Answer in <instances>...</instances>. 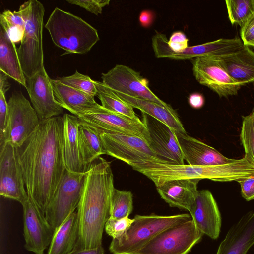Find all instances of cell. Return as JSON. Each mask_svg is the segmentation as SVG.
<instances>
[{
  "label": "cell",
  "mask_w": 254,
  "mask_h": 254,
  "mask_svg": "<svg viewBox=\"0 0 254 254\" xmlns=\"http://www.w3.org/2000/svg\"><path fill=\"white\" fill-rule=\"evenodd\" d=\"M63 116L41 121L23 143L17 148L28 196L45 215L66 171Z\"/></svg>",
  "instance_id": "obj_1"
},
{
  "label": "cell",
  "mask_w": 254,
  "mask_h": 254,
  "mask_svg": "<svg viewBox=\"0 0 254 254\" xmlns=\"http://www.w3.org/2000/svg\"><path fill=\"white\" fill-rule=\"evenodd\" d=\"M115 189L110 162L100 157L89 166L77 207L78 235L74 250L102 245L103 230L110 217Z\"/></svg>",
  "instance_id": "obj_2"
},
{
  "label": "cell",
  "mask_w": 254,
  "mask_h": 254,
  "mask_svg": "<svg viewBox=\"0 0 254 254\" xmlns=\"http://www.w3.org/2000/svg\"><path fill=\"white\" fill-rule=\"evenodd\" d=\"M45 27L62 55L87 53L99 40L97 30L81 18L56 7Z\"/></svg>",
  "instance_id": "obj_3"
},
{
  "label": "cell",
  "mask_w": 254,
  "mask_h": 254,
  "mask_svg": "<svg viewBox=\"0 0 254 254\" xmlns=\"http://www.w3.org/2000/svg\"><path fill=\"white\" fill-rule=\"evenodd\" d=\"M25 19L24 33L17 49L18 58L26 78H30L44 67L43 19L45 8L37 0H29L19 7Z\"/></svg>",
  "instance_id": "obj_4"
},
{
  "label": "cell",
  "mask_w": 254,
  "mask_h": 254,
  "mask_svg": "<svg viewBox=\"0 0 254 254\" xmlns=\"http://www.w3.org/2000/svg\"><path fill=\"white\" fill-rule=\"evenodd\" d=\"M191 217L188 213L169 216L136 215L127 231L112 239L109 250L113 254H134L160 232Z\"/></svg>",
  "instance_id": "obj_5"
},
{
  "label": "cell",
  "mask_w": 254,
  "mask_h": 254,
  "mask_svg": "<svg viewBox=\"0 0 254 254\" xmlns=\"http://www.w3.org/2000/svg\"><path fill=\"white\" fill-rule=\"evenodd\" d=\"M203 235L191 219L160 232L134 254H188Z\"/></svg>",
  "instance_id": "obj_6"
},
{
  "label": "cell",
  "mask_w": 254,
  "mask_h": 254,
  "mask_svg": "<svg viewBox=\"0 0 254 254\" xmlns=\"http://www.w3.org/2000/svg\"><path fill=\"white\" fill-rule=\"evenodd\" d=\"M85 173L65 171L45 214L55 231L77 208Z\"/></svg>",
  "instance_id": "obj_7"
},
{
  "label": "cell",
  "mask_w": 254,
  "mask_h": 254,
  "mask_svg": "<svg viewBox=\"0 0 254 254\" xmlns=\"http://www.w3.org/2000/svg\"><path fill=\"white\" fill-rule=\"evenodd\" d=\"M7 103V125L4 136L0 139V147L9 143L17 148L35 130L40 121L21 91L14 92Z\"/></svg>",
  "instance_id": "obj_8"
},
{
  "label": "cell",
  "mask_w": 254,
  "mask_h": 254,
  "mask_svg": "<svg viewBox=\"0 0 254 254\" xmlns=\"http://www.w3.org/2000/svg\"><path fill=\"white\" fill-rule=\"evenodd\" d=\"M168 41L163 34L157 32L153 36L152 45L156 57L191 60L205 56L222 57L237 52L244 46L242 41L238 37L221 38L198 45L188 46L184 50L175 52L169 46Z\"/></svg>",
  "instance_id": "obj_9"
},
{
  "label": "cell",
  "mask_w": 254,
  "mask_h": 254,
  "mask_svg": "<svg viewBox=\"0 0 254 254\" xmlns=\"http://www.w3.org/2000/svg\"><path fill=\"white\" fill-rule=\"evenodd\" d=\"M106 154L119 159L132 167L147 162H160L149 144L135 136L101 132Z\"/></svg>",
  "instance_id": "obj_10"
},
{
  "label": "cell",
  "mask_w": 254,
  "mask_h": 254,
  "mask_svg": "<svg viewBox=\"0 0 254 254\" xmlns=\"http://www.w3.org/2000/svg\"><path fill=\"white\" fill-rule=\"evenodd\" d=\"M83 122L101 132L121 133L139 137L149 144L150 138L146 126L139 118L128 117L107 110L101 105L77 116Z\"/></svg>",
  "instance_id": "obj_11"
},
{
  "label": "cell",
  "mask_w": 254,
  "mask_h": 254,
  "mask_svg": "<svg viewBox=\"0 0 254 254\" xmlns=\"http://www.w3.org/2000/svg\"><path fill=\"white\" fill-rule=\"evenodd\" d=\"M102 83L113 91L151 101L167 108L172 107L159 98L149 88V82L139 72L122 64H117L102 73Z\"/></svg>",
  "instance_id": "obj_12"
},
{
  "label": "cell",
  "mask_w": 254,
  "mask_h": 254,
  "mask_svg": "<svg viewBox=\"0 0 254 254\" xmlns=\"http://www.w3.org/2000/svg\"><path fill=\"white\" fill-rule=\"evenodd\" d=\"M195 79L215 92L220 97L236 95L241 86L223 67L219 57L205 56L191 60Z\"/></svg>",
  "instance_id": "obj_13"
},
{
  "label": "cell",
  "mask_w": 254,
  "mask_h": 254,
  "mask_svg": "<svg viewBox=\"0 0 254 254\" xmlns=\"http://www.w3.org/2000/svg\"><path fill=\"white\" fill-rule=\"evenodd\" d=\"M142 122L149 132V146L160 162L184 164L176 131L153 117L142 113Z\"/></svg>",
  "instance_id": "obj_14"
},
{
  "label": "cell",
  "mask_w": 254,
  "mask_h": 254,
  "mask_svg": "<svg viewBox=\"0 0 254 254\" xmlns=\"http://www.w3.org/2000/svg\"><path fill=\"white\" fill-rule=\"evenodd\" d=\"M21 205L24 247L35 254H44L51 244L55 231L29 197Z\"/></svg>",
  "instance_id": "obj_15"
},
{
  "label": "cell",
  "mask_w": 254,
  "mask_h": 254,
  "mask_svg": "<svg viewBox=\"0 0 254 254\" xmlns=\"http://www.w3.org/2000/svg\"><path fill=\"white\" fill-rule=\"evenodd\" d=\"M17 148L9 143L0 147V195L21 204L28 198Z\"/></svg>",
  "instance_id": "obj_16"
},
{
  "label": "cell",
  "mask_w": 254,
  "mask_h": 254,
  "mask_svg": "<svg viewBox=\"0 0 254 254\" xmlns=\"http://www.w3.org/2000/svg\"><path fill=\"white\" fill-rule=\"evenodd\" d=\"M26 88L40 121L63 113V108L55 98L51 79L44 67L33 76L26 78Z\"/></svg>",
  "instance_id": "obj_17"
},
{
  "label": "cell",
  "mask_w": 254,
  "mask_h": 254,
  "mask_svg": "<svg viewBox=\"0 0 254 254\" xmlns=\"http://www.w3.org/2000/svg\"><path fill=\"white\" fill-rule=\"evenodd\" d=\"M190 213L195 226L203 234L213 240L219 237L222 224L221 214L209 190H198Z\"/></svg>",
  "instance_id": "obj_18"
},
{
  "label": "cell",
  "mask_w": 254,
  "mask_h": 254,
  "mask_svg": "<svg viewBox=\"0 0 254 254\" xmlns=\"http://www.w3.org/2000/svg\"><path fill=\"white\" fill-rule=\"evenodd\" d=\"M176 135L183 158L189 165H217L230 163L236 160L224 156L214 148L187 133L176 132Z\"/></svg>",
  "instance_id": "obj_19"
},
{
  "label": "cell",
  "mask_w": 254,
  "mask_h": 254,
  "mask_svg": "<svg viewBox=\"0 0 254 254\" xmlns=\"http://www.w3.org/2000/svg\"><path fill=\"white\" fill-rule=\"evenodd\" d=\"M254 245V212L249 211L233 225L216 254H246Z\"/></svg>",
  "instance_id": "obj_20"
},
{
  "label": "cell",
  "mask_w": 254,
  "mask_h": 254,
  "mask_svg": "<svg viewBox=\"0 0 254 254\" xmlns=\"http://www.w3.org/2000/svg\"><path fill=\"white\" fill-rule=\"evenodd\" d=\"M198 179H178L166 181L156 187L162 198L170 207L190 212L198 190Z\"/></svg>",
  "instance_id": "obj_21"
},
{
  "label": "cell",
  "mask_w": 254,
  "mask_h": 254,
  "mask_svg": "<svg viewBox=\"0 0 254 254\" xmlns=\"http://www.w3.org/2000/svg\"><path fill=\"white\" fill-rule=\"evenodd\" d=\"M64 151L66 170L69 172L83 173L88 169L82 155L79 138V127L80 121L75 116L64 114Z\"/></svg>",
  "instance_id": "obj_22"
},
{
  "label": "cell",
  "mask_w": 254,
  "mask_h": 254,
  "mask_svg": "<svg viewBox=\"0 0 254 254\" xmlns=\"http://www.w3.org/2000/svg\"><path fill=\"white\" fill-rule=\"evenodd\" d=\"M230 77L241 86L254 82V52L244 46L239 50L219 57Z\"/></svg>",
  "instance_id": "obj_23"
},
{
  "label": "cell",
  "mask_w": 254,
  "mask_h": 254,
  "mask_svg": "<svg viewBox=\"0 0 254 254\" xmlns=\"http://www.w3.org/2000/svg\"><path fill=\"white\" fill-rule=\"evenodd\" d=\"M55 98L63 108L73 115H79L96 108L98 104L94 97L79 90L51 79Z\"/></svg>",
  "instance_id": "obj_24"
},
{
  "label": "cell",
  "mask_w": 254,
  "mask_h": 254,
  "mask_svg": "<svg viewBox=\"0 0 254 254\" xmlns=\"http://www.w3.org/2000/svg\"><path fill=\"white\" fill-rule=\"evenodd\" d=\"M112 91L118 97L129 104L133 108H136L140 110L142 113L149 115L162 122L177 132L187 133L177 113L173 108L168 109L151 101Z\"/></svg>",
  "instance_id": "obj_25"
},
{
  "label": "cell",
  "mask_w": 254,
  "mask_h": 254,
  "mask_svg": "<svg viewBox=\"0 0 254 254\" xmlns=\"http://www.w3.org/2000/svg\"><path fill=\"white\" fill-rule=\"evenodd\" d=\"M78 235V215L74 211L55 231L48 254H69L75 248Z\"/></svg>",
  "instance_id": "obj_26"
},
{
  "label": "cell",
  "mask_w": 254,
  "mask_h": 254,
  "mask_svg": "<svg viewBox=\"0 0 254 254\" xmlns=\"http://www.w3.org/2000/svg\"><path fill=\"white\" fill-rule=\"evenodd\" d=\"M0 70L25 88L26 78L18 58L17 49L5 31L0 27Z\"/></svg>",
  "instance_id": "obj_27"
},
{
  "label": "cell",
  "mask_w": 254,
  "mask_h": 254,
  "mask_svg": "<svg viewBox=\"0 0 254 254\" xmlns=\"http://www.w3.org/2000/svg\"><path fill=\"white\" fill-rule=\"evenodd\" d=\"M78 131L82 157L88 167L101 155L106 154V151L98 130L80 121Z\"/></svg>",
  "instance_id": "obj_28"
},
{
  "label": "cell",
  "mask_w": 254,
  "mask_h": 254,
  "mask_svg": "<svg viewBox=\"0 0 254 254\" xmlns=\"http://www.w3.org/2000/svg\"><path fill=\"white\" fill-rule=\"evenodd\" d=\"M95 83L96 96L100 99L103 108L131 118H138L131 105L118 97L102 82L95 81Z\"/></svg>",
  "instance_id": "obj_29"
},
{
  "label": "cell",
  "mask_w": 254,
  "mask_h": 254,
  "mask_svg": "<svg viewBox=\"0 0 254 254\" xmlns=\"http://www.w3.org/2000/svg\"><path fill=\"white\" fill-rule=\"evenodd\" d=\"M25 23V19L20 10L17 11L6 10L0 14V26L15 44L22 41Z\"/></svg>",
  "instance_id": "obj_30"
},
{
  "label": "cell",
  "mask_w": 254,
  "mask_h": 254,
  "mask_svg": "<svg viewBox=\"0 0 254 254\" xmlns=\"http://www.w3.org/2000/svg\"><path fill=\"white\" fill-rule=\"evenodd\" d=\"M133 208L132 193L115 188L111 201L110 217L119 219L128 217Z\"/></svg>",
  "instance_id": "obj_31"
},
{
  "label": "cell",
  "mask_w": 254,
  "mask_h": 254,
  "mask_svg": "<svg viewBox=\"0 0 254 254\" xmlns=\"http://www.w3.org/2000/svg\"><path fill=\"white\" fill-rule=\"evenodd\" d=\"M225 3L231 24L241 27L254 12V0H226Z\"/></svg>",
  "instance_id": "obj_32"
},
{
  "label": "cell",
  "mask_w": 254,
  "mask_h": 254,
  "mask_svg": "<svg viewBox=\"0 0 254 254\" xmlns=\"http://www.w3.org/2000/svg\"><path fill=\"white\" fill-rule=\"evenodd\" d=\"M240 137L244 157L254 166V107L249 115L242 117Z\"/></svg>",
  "instance_id": "obj_33"
},
{
  "label": "cell",
  "mask_w": 254,
  "mask_h": 254,
  "mask_svg": "<svg viewBox=\"0 0 254 254\" xmlns=\"http://www.w3.org/2000/svg\"><path fill=\"white\" fill-rule=\"evenodd\" d=\"M56 80L62 84L79 90L94 97L97 90L95 81L88 75L80 73L77 70L70 76L60 77Z\"/></svg>",
  "instance_id": "obj_34"
},
{
  "label": "cell",
  "mask_w": 254,
  "mask_h": 254,
  "mask_svg": "<svg viewBox=\"0 0 254 254\" xmlns=\"http://www.w3.org/2000/svg\"><path fill=\"white\" fill-rule=\"evenodd\" d=\"M134 219L128 217L117 219L109 217L106 222L104 229L106 233L113 239L123 235L133 223Z\"/></svg>",
  "instance_id": "obj_35"
},
{
  "label": "cell",
  "mask_w": 254,
  "mask_h": 254,
  "mask_svg": "<svg viewBox=\"0 0 254 254\" xmlns=\"http://www.w3.org/2000/svg\"><path fill=\"white\" fill-rule=\"evenodd\" d=\"M71 4L84 8L87 11L98 15L102 13L103 8L109 4L110 0H66Z\"/></svg>",
  "instance_id": "obj_36"
},
{
  "label": "cell",
  "mask_w": 254,
  "mask_h": 254,
  "mask_svg": "<svg viewBox=\"0 0 254 254\" xmlns=\"http://www.w3.org/2000/svg\"><path fill=\"white\" fill-rule=\"evenodd\" d=\"M240 36L244 46L254 47V12L241 27Z\"/></svg>",
  "instance_id": "obj_37"
},
{
  "label": "cell",
  "mask_w": 254,
  "mask_h": 254,
  "mask_svg": "<svg viewBox=\"0 0 254 254\" xmlns=\"http://www.w3.org/2000/svg\"><path fill=\"white\" fill-rule=\"evenodd\" d=\"M189 40L186 35L181 31H175L173 32L168 44L170 48L174 51H180L188 47Z\"/></svg>",
  "instance_id": "obj_38"
},
{
  "label": "cell",
  "mask_w": 254,
  "mask_h": 254,
  "mask_svg": "<svg viewBox=\"0 0 254 254\" xmlns=\"http://www.w3.org/2000/svg\"><path fill=\"white\" fill-rule=\"evenodd\" d=\"M8 107L5 94L0 92V139L6 131L8 120Z\"/></svg>",
  "instance_id": "obj_39"
},
{
  "label": "cell",
  "mask_w": 254,
  "mask_h": 254,
  "mask_svg": "<svg viewBox=\"0 0 254 254\" xmlns=\"http://www.w3.org/2000/svg\"><path fill=\"white\" fill-rule=\"evenodd\" d=\"M242 197L247 201L254 199V176L239 180Z\"/></svg>",
  "instance_id": "obj_40"
},
{
  "label": "cell",
  "mask_w": 254,
  "mask_h": 254,
  "mask_svg": "<svg viewBox=\"0 0 254 254\" xmlns=\"http://www.w3.org/2000/svg\"><path fill=\"white\" fill-rule=\"evenodd\" d=\"M154 17L155 15L152 11L144 10L140 13L139 21L142 27L148 28L152 24Z\"/></svg>",
  "instance_id": "obj_41"
},
{
  "label": "cell",
  "mask_w": 254,
  "mask_h": 254,
  "mask_svg": "<svg viewBox=\"0 0 254 254\" xmlns=\"http://www.w3.org/2000/svg\"><path fill=\"white\" fill-rule=\"evenodd\" d=\"M188 103L192 108L199 109L203 106L205 99L202 94L195 92L190 95L188 97Z\"/></svg>",
  "instance_id": "obj_42"
},
{
  "label": "cell",
  "mask_w": 254,
  "mask_h": 254,
  "mask_svg": "<svg viewBox=\"0 0 254 254\" xmlns=\"http://www.w3.org/2000/svg\"><path fill=\"white\" fill-rule=\"evenodd\" d=\"M69 254H104L102 246L90 249L74 250Z\"/></svg>",
  "instance_id": "obj_43"
},
{
  "label": "cell",
  "mask_w": 254,
  "mask_h": 254,
  "mask_svg": "<svg viewBox=\"0 0 254 254\" xmlns=\"http://www.w3.org/2000/svg\"><path fill=\"white\" fill-rule=\"evenodd\" d=\"M8 77L7 74L0 70V92L4 94L10 87L8 80Z\"/></svg>",
  "instance_id": "obj_44"
}]
</instances>
